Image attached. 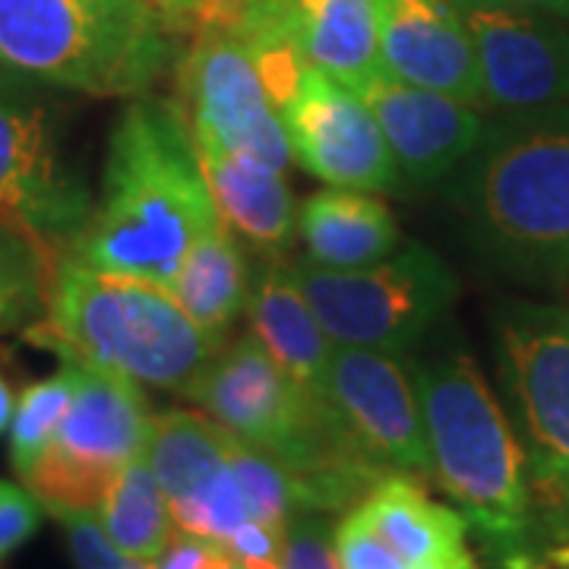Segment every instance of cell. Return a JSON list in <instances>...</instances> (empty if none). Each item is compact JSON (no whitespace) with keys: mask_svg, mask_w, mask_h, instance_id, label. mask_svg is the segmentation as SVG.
<instances>
[{"mask_svg":"<svg viewBox=\"0 0 569 569\" xmlns=\"http://www.w3.org/2000/svg\"><path fill=\"white\" fill-rule=\"evenodd\" d=\"M219 222L181 104L142 96L111 130L102 197L70 257L168 288L190 247Z\"/></svg>","mask_w":569,"mask_h":569,"instance_id":"6da1fadb","label":"cell"},{"mask_svg":"<svg viewBox=\"0 0 569 569\" xmlns=\"http://www.w3.org/2000/svg\"><path fill=\"white\" fill-rule=\"evenodd\" d=\"M459 171L471 244L512 279L569 282V104L488 121Z\"/></svg>","mask_w":569,"mask_h":569,"instance_id":"7a4b0ae2","label":"cell"},{"mask_svg":"<svg viewBox=\"0 0 569 569\" xmlns=\"http://www.w3.org/2000/svg\"><path fill=\"white\" fill-rule=\"evenodd\" d=\"M411 380L430 478L503 567L531 569L529 462L485 373L466 351H447L415 367Z\"/></svg>","mask_w":569,"mask_h":569,"instance_id":"3957f363","label":"cell"},{"mask_svg":"<svg viewBox=\"0 0 569 569\" xmlns=\"http://www.w3.org/2000/svg\"><path fill=\"white\" fill-rule=\"evenodd\" d=\"M26 336L61 365L108 370L174 396H187L222 348L168 288L99 272L70 253L58 263L44 317Z\"/></svg>","mask_w":569,"mask_h":569,"instance_id":"277c9868","label":"cell"},{"mask_svg":"<svg viewBox=\"0 0 569 569\" xmlns=\"http://www.w3.org/2000/svg\"><path fill=\"white\" fill-rule=\"evenodd\" d=\"M183 399L197 402L244 447L288 468L307 512L351 507L387 478L348 447L323 399L282 373L253 332L219 348Z\"/></svg>","mask_w":569,"mask_h":569,"instance_id":"5b68a950","label":"cell"},{"mask_svg":"<svg viewBox=\"0 0 569 569\" xmlns=\"http://www.w3.org/2000/svg\"><path fill=\"white\" fill-rule=\"evenodd\" d=\"M152 0H0V70L96 99H142L178 63Z\"/></svg>","mask_w":569,"mask_h":569,"instance_id":"8992f818","label":"cell"},{"mask_svg":"<svg viewBox=\"0 0 569 569\" xmlns=\"http://www.w3.org/2000/svg\"><path fill=\"white\" fill-rule=\"evenodd\" d=\"M307 301L332 346L402 355L447 313L459 279L430 247L402 244L365 269L295 263Z\"/></svg>","mask_w":569,"mask_h":569,"instance_id":"52a82bcc","label":"cell"},{"mask_svg":"<svg viewBox=\"0 0 569 569\" xmlns=\"http://www.w3.org/2000/svg\"><path fill=\"white\" fill-rule=\"evenodd\" d=\"M70 367L77 370L70 411L20 475L22 488L54 519L99 516L118 471L146 452L152 427L140 383L96 367Z\"/></svg>","mask_w":569,"mask_h":569,"instance_id":"ba28073f","label":"cell"},{"mask_svg":"<svg viewBox=\"0 0 569 569\" xmlns=\"http://www.w3.org/2000/svg\"><path fill=\"white\" fill-rule=\"evenodd\" d=\"M493 355L526 443L531 485L569 519V310L541 301L500 305Z\"/></svg>","mask_w":569,"mask_h":569,"instance_id":"9c48e42d","label":"cell"},{"mask_svg":"<svg viewBox=\"0 0 569 569\" xmlns=\"http://www.w3.org/2000/svg\"><path fill=\"white\" fill-rule=\"evenodd\" d=\"M92 209L89 187L63 162L51 102L32 80L0 70V222L67 257Z\"/></svg>","mask_w":569,"mask_h":569,"instance_id":"30bf717a","label":"cell"},{"mask_svg":"<svg viewBox=\"0 0 569 569\" xmlns=\"http://www.w3.org/2000/svg\"><path fill=\"white\" fill-rule=\"evenodd\" d=\"M178 99L197 142L284 171L291 142L247 44L228 29L193 36L174 63Z\"/></svg>","mask_w":569,"mask_h":569,"instance_id":"8fae6325","label":"cell"},{"mask_svg":"<svg viewBox=\"0 0 569 569\" xmlns=\"http://www.w3.org/2000/svg\"><path fill=\"white\" fill-rule=\"evenodd\" d=\"M323 406L336 430L380 475L430 478V452L415 380L399 355L336 346Z\"/></svg>","mask_w":569,"mask_h":569,"instance_id":"7c38bea8","label":"cell"},{"mask_svg":"<svg viewBox=\"0 0 569 569\" xmlns=\"http://www.w3.org/2000/svg\"><path fill=\"white\" fill-rule=\"evenodd\" d=\"M478 61L485 111L538 114L569 104V20L500 0H452Z\"/></svg>","mask_w":569,"mask_h":569,"instance_id":"4fadbf2b","label":"cell"},{"mask_svg":"<svg viewBox=\"0 0 569 569\" xmlns=\"http://www.w3.org/2000/svg\"><path fill=\"white\" fill-rule=\"evenodd\" d=\"M291 159L326 187L365 193L399 190L402 174L392 162L380 123L367 111L361 96L310 67L282 111Z\"/></svg>","mask_w":569,"mask_h":569,"instance_id":"5bb4252c","label":"cell"},{"mask_svg":"<svg viewBox=\"0 0 569 569\" xmlns=\"http://www.w3.org/2000/svg\"><path fill=\"white\" fill-rule=\"evenodd\" d=\"M231 433L206 411H162L152 418L146 462L162 485L174 529L224 545L244 526L247 503L228 462Z\"/></svg>","mask_w":569,"mask_h":569,"instance_id":"9a60e30c","label":"cell"},{"mask_svg":"<svg viewBox=\"0 0 569 569\" xmlns=\"http://www.w3.org/2000/svg\"><path fill=\"white\" fill-rule=\"evenodd\" d=\"M358 96L380 123L399 174L411 183L443 181L459 171L488 130L478 108L392 80L383 70Z\"/></svg>","mask_w":569,"mask_h":569,"instance_id":"2e32d148","label":"cell"},{"mask_svg":"<svg viewBox=\"0 0 569 569\" xmlns=\"http://www.w3.org/2000/svg\"><path fill=\"white\" fill-rule=\"evenodd\" d=\"M373 7L383 73L485 111L475 48L452 0H373Z\"/></svg>","mask_w":569,"mask_h":569,"instance_id":"e0dca14e","label":"cell"},{"mask_svg":"<svg viewBox=\"0 0 569 569\" xmlns=\"http://www.w3.org/2000/svg\"><path fill=\"white\" fill-rule=\"evenodd\" d=\"M197 152L224 228L266 260L284 257L298 231V206L284 171L231 156L212 142H197Z\"/></svg>","mask_w":569,"mask_h":569,"instance_id":"ac0fdd59","label":"cell"},{"mask_svg":"<svg viewBox=\"0 0 569 569\" xmlns=\"http://www.w3.org/2000/svg\"><path fill=\"white\" fill-rule=\"evenodd\" d=\"M247 320H250L253 339L282 367V373H288L298 387H305L310 396L320 399L326 367L336 346L307 301L295 263H288L282 257L266 263L263 276L250 291Z\"/></svg>","mask_w":569,"mask_h":569,"instance_id":"d6986e66","label":"cell"},{"mask_svg":"<svg viewBox=\"0 0 569 569\" xmlns=\"http://www.w3.org/2000/svg\"><path fill=\"white\" fill-rule=\"evenodd\" d=\"M361 512L408 569H475L462 512L430 500L418 478L387 475Z\"/></svg>","mask_w":569,"mask_h":569,"instance_id":"ffe728a7","label":"cell"},{"mask_svg":"<svg viewBox=\"0 0 569 569\" xmlns=\"http://www.w3.org/2000/svg\"><path fill=\"white\" fill-rule=\"evenodd\" d=\"M272 7L310 67L355 96L383 70L373 0H272Z\"/></svg>","mask_w":569,"mask_h":569,"instance_id":"44dd1931","label":"cell"},{"mask_svg":"<svg viewBox=\"0 0 569 569\" xmlns=\"http://www.w3.org/2000/svg\"><path fill=\"white\" fill-rule=\"evenodd\" d=\"M298 231L310 263L323 269H365L402 247L389 206L365 190L323 187L298 206Z\"/></svg>","mask_w":569,"mask_h":569,"instance_id":"7402d4cb","label":"cell"},{"mask_svg":"<svg viewBox=\"0 0 569 569\" xmlns=\"http://www.w3.org/2000/svg\"><path fill=\"white\" fill-rule=\"evenodd\" d=\"M244 250L247 247L224 228V222H219L190 247L174 282L168 284L187 317L219 346L250 305L253 284Z\"/></svg>","mask_w":569,"mask_h":569,"instance_id":"603a6c76","label":"cell"},{"mask_svg":"<svg viewBox=\"0 0 569 569\" xmlns=\"http://www.w3.org/2000/svg\"><path fill=\"white\" fill-rule=\"evenodd\" d=\"M99 522L111 545L127 557L156 563L178 535L174 519L168 512L162 485L146 462V452L118 471L99 509Z\"/></svg>","mask_w":569,"mask_h":569,"instance_id":"cb8c5ba5","label":"cell"},{"mask_svg":"<svg viewBox=\"0 0 569 569\" xmlns=\"http://www.w3.org/2000/svg\"><path fill=\"white\" fill-rule=\"evenodd\" d=\"M58 263L54 250L17 224L0 222V336L44 317Z\"/></svg>","mask_w":569,"mask_h":569,"instance_id":"d4e9b609","label":"cell"},{"mask_svg":"<svg viewBox=\"0 0 569 569\" xmlns=\"http://www.w3.org/2000/svg\"><path fill=\"white\" fill-rule=\"evenodd\" d=\"M77 392V370L61 365L54 377H44L39 383H29L20 392V402L10 421V462L22 475L41 456V449L51 443L58 427L70 411Z\"/></svg>","mask_w":569,"mask_h":569,"instance_id":"484cf974","label":"cell"},{"mask_svg":"<svg viewBox=\"0 0 569 569\" xmlns=\"http://www.w3.org/2000/svg\"><path fill=\"white\" fill-rule=\"evenodd\" d=\"M228 462H231V471L238 478V488L244 493L247 516L253 522H263L269 529L288 531L291 519L307 512L298 481L276 459H269L263 452L244 447L241 440L231 437Z\"/></svg>","mask_w":569,"mask_h":569,"instance_id":"4316f807","label":"cell"},{"mask_svg":"<svg viewBox=\"0 0 569 569\" xmlns=\"http://www.w3.org/2000/svg\"><path fill=\"white\" fill-rule=\"evenodd\" d=\"M332 538H336V557L342 569H408L402 557L380 538V531L367 522L361 507L348 509L339 529L332 531Z\"/></svg>","mask_w":569,"mask_h":569,"instance_id":"83f0119b","label":"cell"},{"mask_svg":"<svg viewBox=\"0 0 569 569\" xmlns=\"http://www.w3.org/2000/svg\"><path fill=\"white\" fill-rule=\"evenodd\" d=\"M58 522L63 526L77 569H156V563L127 557L123 550L114 548L99 516H63Z\"/></svg>","mask_w":569,"mask_h":569,"instance_id":"f1b7e54d","label":"cell"},{"mask_svg":"<svg viewBox=\"0 0 569 569\" xmlns=\"http://www.w3.org/2000/svg\"><path fill=\"white\" fill-rule=\"evenodd\" d=\"M282 569H342L326 512H301L291 519L284 535Z\"/></svg>","mask_w":569,"mask_h":569,"instance_id":"f546056e","label":"cell"},{"mask_svg":"<svg viewBox=\"0 0 569 569\" xmlns=\"http://www.w3.org/2000/svg\"><path fill=\"white\" fill-rule=\"evenodd\" d=\"M41 526V503L20 485L0 481V560L20 550Z\"/></svg>","mask_w":569,"mask_h":569,"instance_id":"4dcf8cb0","label":"cell"},{"mask_svg":"<svg viewBox=\"0 0 569 569\" xmlns=\"http://www.w3.org/2000/svg\"><path fill=\"white\" fill-rule=\"evenodd\" d=\"M284 535L288 531L269 529L263 522L247 519L222 548L231 560L247 569H282L284 567Z\"/></svg>","mask_w":569,"mask_h":569,"instance_id":"1f68e13d","label":"cell"},{"mask_svg":"<svg viewBox=\"0 0 569 569\" xmlns=\"http://www.w3.org/2000/svg\"><path fill=\"white\" fill-rule=\"evenodd\" d=\"M224 548L197 535L178 531L171 545L156 560V569H222Z\"/></svg>","mask_w":569,"mask_h":569,"instance_id":"d6a6232c","label":"cell"},{"mask_svg":"<svg viewBox=\"0 0 569 569\" xmlns=\"http://www.w3.org/2000/svg\"><path fill=\"white\" fill-rule=\"evenodd\" d=\"M500 3L529 7V10H541V13H553L560 20H569V0H500Z\"/></svg>","mask_w":569,"mask_h":569,"instance_id":"836d02e7","label":"cell"},{"mask_svg":"<svg viewBox=\"0 0 569 569\" xmlns=\"http://www.w3.org/2000/svg\"><path fill=\"white\" fill-rule=\"evenodd\" d=\"M13 411H17V402H13V389H10V383L0 377V433L10 427V421H13Z\"/></svg>","mask_w":569,"mask_h":569,"instance_id":"e575fe53","label":"cell"},{"mask_svg":"<svg viewBox=\"0 0 569 569\" xmlns=\"http://www.w3.org/2000/svg\"><path fill=\"white\" fill-rule=\"evenodd\" d=\"M250 3H257V0H224V7L231 13V29H234V22L241 20V13H244Z\"/></svg>","mask_w":569,"mask_h":569,"instance_id":"d590c367","label":"cell"},{"mask_svg":"<svg viewBox=\"0 0 569 569\" xmlns=\"http://www.w3.org/2000/svg\"><path fill=\"white\" fill-rule=\"evenodd\" d=\"M222 569H247V567H241V563H238V560H231V557H228V553H224V563H222Z\"/></svg>","mask_w":569,"mask_h":569,"instance_id":"8d00e7d4","label":"cell"},{"mask_svg":"<svg viewBox=\"0 0 569 569\" xmlns=\"http://www.w3.org/2000/svg\"><path fill=\"white\" fill-rule=\"evenodd\" d=\"M531 569H538V567H531Z\"/></svg>","mask_w":569,"mask_h":569,"instance_id":"74e56055","label":"cell"}]
</instances>
